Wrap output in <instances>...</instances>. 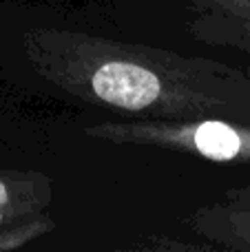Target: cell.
<instances>
[{"mask_svg":"<svg viewBox=\"0 0 250 252\" xmlns=\"http://www.w3.org/2000/svg\"><path fill=\"white\" fill-rule=\"evenodd\" d=\"M188 38L206 47L235 49L250 56V18L217 16V13H188L184 16Z\"/></svg>","mask_w":250,"mask_h":252,"instance_id":"5b68a950","label":"cell"},{"mask_svg":"<svg viewBox=\"0 0 250 252\" xmlns=\"http://www.w3.org/2000/svg\"><path fill=\"white\" fill-rule=\"evenodd\" d=\"M208 248L250 252V184L224 190L182 219Z\"/></svg>","mask_w":250,"mask_h":252,"instance_id":"277c9868","label":"cell"},{"mask_svg":"<svg viewBox=\"0 0 250 252\" xmlns=\"http://www.w3.org/2000/svg\"><path fill=\"white\" fill-rule=\"evenodd\" d=\"M84 133L113 146L184 153L215 164H250V122L239 120H113Z\"/></svg>","mask_w":250,"mask_h":252,"instance_id":"7a4b0ae2","label":"cell"},{"mask_svg":"<svg viewBox=\"0 0 250 252\" xmlns=\"http://www.w3.org/2000/svg\"><path fill=\"white\" fill-rule=\"evenodd\" d=\"M177 2L184 16L188 13H217V16L250 18V0H164Z\"/></svg>","mask_w":250,"mask_h":252,"instance_id":"8992f818","label":"cell"},{"mask_svg":"<svg viewBox=\"0 0 250 252\" xmlns=\"http://www.w3.org/2000/svg\"><path fill=\"white\" fill-rule=\"evenodd\" d=\"M53 195L49 175L0 168V252L20 250L56 228L49 215Z\"/></svg>","mask_w":250,"mask_h":252,"instance_id":"3957f363","label":"cell"},{"mask_svg":"<svg viewBox=\"0 0 250 252\" xmlns=\"http://www.w3.org/2000/svg\"><path fill=\"white\" fill-rule=\"evenodd\" d=\"M20 56L53 95L128 120L250 122V73L208 56L42 22L20 33Z\"/></svg>","mask_w":250,"mask_h":252,"instance_id":"6da1fadb","label":"cell"}]
</instances>
